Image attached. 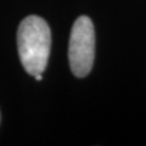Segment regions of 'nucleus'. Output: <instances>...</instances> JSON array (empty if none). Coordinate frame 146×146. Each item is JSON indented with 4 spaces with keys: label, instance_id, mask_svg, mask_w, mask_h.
<instances>
[{
    "label": "nucleus",
    "instance_id": "f257e3e1",
    "mask_svg": "<svg viewBox=\"0 0 146 146\" xmlns=\"http://www.w3.org/2000/svg\"><path fill=\"white\" fill-rule=\"evenodd\" d=\"M18 56L26 72L31 76L43 73L48 66L51 49V32L44 18L29 15L18 26Z\"/></svg>",
    "mask_w": 146,
    "mask_h": 146
},
{
    "label": "nucleus",
    "instance_id": "f03ea898",
    "mask_svg": "<svg viewBox=\"0 0 146 146\" xmlns=\"http://www.w3.org/2000/svg\"><path fill=\"white\" fill-rule=\"evenodd\" d=\"M95 58V29L93 21L86 16H80L72 27L68 60L73 74L78 78L88 76L93 68Z\"/></svg>",
    "mask_w": 146,
    "mask_h": 146
},
{
    "label": "nucleus",
    "instance_id": "7ed1b4c3",
    "mask_svg": "<svg viewBox=\"0 0 146 146\" xmlns=\"http://www.w3.org/2000/svg\"><path fill=\"white\" fill-rule=\"evenodd\" d=\"M34 78H35L36 80H42V79H43V76H42V73H39V74H35V76H34Z\"/></svg>",
    "mask_w": 146,
    "mask_h": 146
}]
</instances>
